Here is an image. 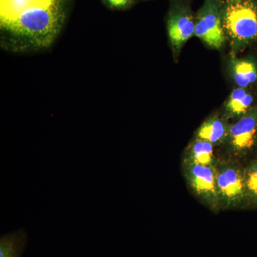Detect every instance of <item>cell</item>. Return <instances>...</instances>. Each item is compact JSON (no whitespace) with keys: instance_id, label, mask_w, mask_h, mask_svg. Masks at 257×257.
I'll return each instance as SVG.
<instances>
[{"instance_id":"6da1fadb","label":"cell","mask_w":257,"mask_h":257,"mask_svg":"<svg viewBox=\"0 0 257 257\" xmlns=\"http://www.w3.org/2000/svg\"><path fill=\"white\" fill-rule=\"evenodd\" d=\"M72 0H0L2 46L14 52L38 51L53 44Z\"/></svg>"},{"instance_id":"7a4b0ae2","label":"cell","mask_w":257,"mask_h":257,"mask_svg":"<svg viewBox=\"0 0 257 257\" xmlns=\"http://www.w3.org/2000/svg\"><path fill=\"white\" fill-rule=\"evenodd\" d=\"M224 32L238 44L257 40V5L252 0L231 1L222 13Z\"/></svg>"},{"instance_id":"3957f363","label":"cell","mask_w":257,"mask_h":257,"mask_svg":"<svg viewBox=\"0 0 257 257\" xmlns=\"http://www.w3.org/2000/svg\"><path fill=\"white\" fill-rule=\"evenodd\" d=\"M183 172L189 187L200 200L213 210L221 208L216 166L197 165L184 161Z\"/></svg>"},{"instance_id":"277c9868","label":"cell","mask_w":257,"mask_h":257,"mask_svg":"<svg viewBox=\"0 0 257 257\" xmlns=\"http://www.w3.org/2000/svg\"><path fill=\"white\" fill-rule=\"evenodd\" d=\"M217 188L221 208H235L246 204L244 169L234 162L216 165Z\"/></svg>"},{"instance_id":"5b68a950","label":"cell","mask_w":257,"mask_h":257,"mask_svg":"<svg viewBox=\"0 0 257 257\" xmlns=\"http://www.w3.org/2000/svg\"><path fill=\"white\" fill-rule=\"evenodd\" d=\"M194 35L213 48H220L225 41L221 12L216 0H208L195 23Z\"/></svg>"},{"instance_id":"8992f818","label":"cell","mask_w":257,"mask_h":257,"mask_svg":"<svg viewBox=\"0 0 257 257\" xmlns=\"http://www.w3.org/2000/svg\"><path fill=\"white\" fill-rule=\"evenodd\" d=\"M227 139L236 155H244L251 151L257 143V109H251L229 126Z\"/></svg>"},{"instance_id":"52a82bcc","label":"cell","mask_w":257,"mask_h":257,"mask_svg":"<svg viewBox=\"0 0 257 257\" xmlns=\"http://www.w3.org/2000/svg\"><path fill=\"white\" fill-rule=\"evenodd\" d=\"M168 34L175 52H179L195 32V23L186 10L171 13L168 20Z\"/></svg>"},{"instance_id":"ba28073f","label":"cell","mask_w":257,"mask_h":257,"mask_svg":"<svg viewBox=\"0 0 257 257\" xmlns=\"http://www.w3.org/2000/svg\"><path fill=\"white\" fill-rule=\"evenodd\" d=\"M28 243V232L24 229L2 235L0 237V257L23 256Z\"/></svg>"},{"instance_id":"9c48e42d","label":"cell","mask_w":257,"mask_h":257,"mask_svg":"<svg viewBox=\"0 0 257 257\" xmlns=\"http://www.w3.org/2000/svg\"><path fill=\"white\" fill-rule=\"evenodd\" d=\"M229 126L224 120L214 116L204 121L197 132L198 139L205 140L213 145L223 143L228 138Z\"/></svg>"},{"instance_id":"30bf717a","label":"cell","mask_w":257,"mask_h":257,"mask_svg":"<svg viewBox=\"0 0 257 257\" xmlns=\"http://www.w3.org/2000/svg\"><path fill=\"white\" fill-rule=\"evenodd\" d=\"M233 78L238 87L246 88L257 82V64L250 59H234L231 61Z\"/></svg>"},{"instance_id":"8fae6325","label":"cell","mask_w":257,"mask_h":257,"mask_svg":"<svg viewBox=\"0 0 257 257\" xmlns=\"http://www.w3.org/2000/svg\"><path fill=\"white\" fill-rule=\"evenodd\" d=\"M254 99L245 88L238 87L230 94L226 101V111L231 117H241L253 109Z\"/></svg>"},{"instance_id":"7c38bea8","label":"cell","mask_w":257,"mask_h":257,"mask_svg":"<svg viewBox=\"0 0 257 257\" xmlns=\"http://www.w3.org/2000/svg\"><path fill=\"white\" fill-rule=\"evenodd\" d=\"M184 161L204 166L217 165L214 156V145L198 138L189 147Z\"/></svg>"},{"instance_id":"4fadbf2b","label":"cell","mask_w":257,"mask_h":257,"mask_svg":"<svg viewBox=\"0 0 257 257\" xmlns=\"http://www.w3.org/2000/svg\"><path fill=\"white\" fill-rule=\"evenodd\" d=\"M246 204L257 207V160L244 168Z\"/></svg>"},{"instance_id":"5bb4252c","label":"cell","mask_w":257,"mask_h":257,"mask_svg":"<svg viewBox=\"0 0 257 257\" xmlns=\"http://www.w3.org/2000/svg\"><path fill=\"white\" fill-rule=\"evenodd\" d=\"M107 8L111 10H124L133 4V0H101Z\"/></svg>"},{"instance_id":"9a60e30c","label":"cell","mask_w":257,"mask_h":257,"mask_svg":"<svg viewBox=\"0 0 257 257\" xmlns=\"http://www.w3.org/2000/svg\"><path fill=\"white\" fill-rule=\"evenodd\" d=\"M231 1H239V0H229V2Z\"/></svg>"}]
</instances>
